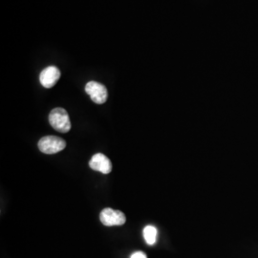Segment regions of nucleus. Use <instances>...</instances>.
<instances>
[{"instance_id":"obj_1","label":"nucleus","mask_w":258,"mask_h":258,"mask_svg":"<svg viewBox=\"0 0 258 258\" xmlns=\"http://www.w3.org/2000/svg\"><path fill=\"white\" fill-rule=\"evenodd\" d=\"M49 121L53 128L58 132L66 133L71 129V121L67 111L61 107H56L50 112Z\"/></svg>"},{"instance_id":"obj_2","label":"nucleus","mask_w":258,"mask_h":258,"mask_svg":"<svg viewBox=\"0 0 258 258\" xmlns=\"http://www.w3.org/2000/svg\"><path fill=\"white\" fill-rule=\"evenodd\" d=\"M38 148L44 154H55L64 149L66 142L56 136H46L38 142Z\"/></svg>"},{"instance_id":"obj_3","label":"nucleus","mask_w":258,"mask_h":258,"mask_svg":"<svg viewBox=\"0 0 258 258\" xmlns=\"http://www.w3.org/2000/svg\"><path fill=\"white\" fill-rule=\"evenodd\" d=\"M100 219L104 226H121L126 221V217L123 212L115 211L110 208H106L100 214Z\"/></svg>"},{"instance_id":"obj_4","label":"nucleus","mask_w":258,"mask_h":258,"mask_svg":"<svg viewBox=\"0 0 258 258\" xmlns=\"http://www.w3.org/2000/svg\"><path fill=\"white\" fill-rule=\"evenodd\" d=\"M85 92L87 93L91 100L97 104H102L106 102L108 93L107 89L102 83L89 82L85 85Z\"/></svg>"},{"instance_id":"obj_5","label":"nucleus","mask_w":258,"mask_h":258,"mask_svg":"<svg viewBox=\"0 0 258 258\" xmlns=\"http://www.w3.org/2000/svg\"><path fill=\"white\" fill-rule=\"evenodd\" d=\"M60 78V71L55 66H49L41 71L39 75V81L43 87L52 88Z\"/></svg>"},{"instance_id":"obj_6","label":"nucleus","mask_w":258,"mask_h":258,"mask_svg":"<svg viewBox=\"0 0 258 258\" xmlns=\"http://www.w3.org/2000/svg\"><path fill=\"white\" fill-rule=\"evenodd\" d=\"M89 166L93 170L100 171L103 174H108L112 170V164L111 161L102 153H97L91 158L89 162Z\"/></svg>"},{"instance_id":"obj_7","label":"nucleus","mask_w":258,"mask_h":258,"mask_svg":"<svg viewBox=\"0 0 258 258\" xmlns=\"http://www.w3.org/2000/svg\"><path fill=\"white\" fill-rule=\"evenodd\" d=\"M144 238L146 240L147 244L152 246L156 243L157 241V235H158V231H157L156 228L154 226H147L145 229H144Z\"/></svg>"},{"instance_id":"obj_8","label":"nucleus","mask_w":258,"mask_h":258,"mask_svg":"<svg viewBox=\"0 0 258 258\" xmlns=\"http://www.w3.org/2000/svg\"><path fill=\"white\" fill-rule=\"evenodd\" d=\"M130 258H148L147 257V254L145 253V252H143V251H136V252H134L132 255H131V257Z\"/></svg>"}]
</instances>
